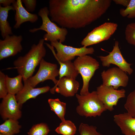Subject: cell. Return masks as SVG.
Returning <instances> with one entry per match:
<instances>
[{
  "mask_svg": "<svg viewBox=\"0 0 135 135\" xmlns=\"http://www.w3.org/2000/svg\"><path fill=\"white\" fill-rule=\"evenodd\" d=\"M111 0H50L51 20L62 27L84 28L100 18L111 4Z\"/></svg>",
  "mask_w": 135,
  "mask_h": 135,
  "instance_id": "1",
  "label": "cell"
},
{
  "mask_svg": "<svg viewBox=\"0 0 135 135\" xmlns=\"http://www.w3.org/2000/svg\"><path fill=\"white\" fill-rule=\"evenodd\" d=\"M44 41L43 38L40 39L37 44L32 45L25 55L19 57L14 61V65L18 74L22 76L23 81L32 76L36 68L46 56Z\"/></svg>",
  "mask_w": 135,
  "mask_h": 135,
  "instance_id": "2",
  "label": "cell"
},
{
  "mask_svg": "<svg viewBox=\"0 0 135 135\" xmlns=\"http://www.w3.org/2000/svg\"><path fill=\"white\" fill-rule=\"evenodd\" d=\"M38 14L42 18V24L39 28L30 29L29 32L33 33L43 30L46 32L43 36L44 40L50 42L57 40L62 43L64 42L68 33V30L66 28L58 26L49 19L48 8L45 6L41 8Z\"/></svg>",
  "mask_w": 135,
  "mask_h": 135,
  "instance_id": "3",
  "label": "cell"
},
{
  "mask_svg": "<svg viewBox=\"0 0 135 135\" xmlns=\"http://www.w3.org/2000/svg\"><path fill=\"white\" fill-rule=\"evenodd\" d=\"M79 105L76 112L80 116L87 117L100 116L107 110L98 96L96 91H93L86 95L76 94Z\"/></svg>",
  "mask_w": 135,
  "mask_h": 135,
  "instance_id": "4",
  "label": "cell"
},
{
  "mask_svg": "<svg viewBox=\"0 0 135 135\" xmlns=\"http://www.w3.org/2000/svg\"><path fill=\"white\" fill-rule=\"evenodd\" d=\"M73 63L82 79L83 85L80 94H87L90 93L88 90L90 81L96 71L99 68V62L95 58L87 55L78 56Z\"/></svg>",
  "mask_w": 135,
  "mask_h": 135,
  "instance_id": "5",
  "label": "cell"
},
{
  "mask_svg": "<svg viewBox=\"0 0 135 135\" xmlns=\"http://www.w3.org/2000/svg\"><path fill=\"white\" fill-rule=\"evenodd\" d=\"M52 52L56 60L64 62L71 61L76 56H81L94 53L92 47L87 48L83 46L76 48L64 44L58 41L50 42V45L45 43Z\"/></svg>",
  "mask_w": 135,
  "mask_h": 135,
  "instance_id": "6",
  "label": "cell"
},
{
  "mask_svg": "<svg viewBox=\"0 0 135 135\" xmlns=\"http://www.w3.org/2000/svg\"><path fill=\"white\" fill-rule=\"evenodd\" d=\"M118 26L116 23L104 22L88 33L81 41V44L87 47L108 40L116 31Z\"/></svg>",
  "mask_w": 135,
  "mask_h": 135,
  "instance_id": "7",
  "label": "cell"
},
{
  "mask_svg": "<svg viewBox=\"0 0 135 135\" xmlns=\"http://www.w3.org/2000/svg\"><path fill=\"white\" fill-rule=\"evenodd\" d=\"M59 70L57 65L48 62L44 58L40 64L38 70L36 74L27 80L33 87L34 88L38 84L47 80L52 81L56 85L58 81L56 77L59 76Z\"/></svg>",
  "mask_w": 135,
  "mask_h": 135,
  "instance_id": "8",
  "label": "cell"
},
{
  "mask_svg": "<svg viewBox=\"0 0 135 135\" xmlns=\"http://www.w3.org/2000/svg\"><path fill=\"white\" fill-rule=\"evenodd\" d=\"M98 97L107 110L112 111L113 106L116 105L119 100L125 96L126 91L124 89L116 90L112 86L102 84L97 88Z\"/></svg>",
  "mask_w": 135,
  "mask_h": 135,
  "instance_id": "9",
  "label": "cell"
},
{
  "mask_svg": "<svg viewBox=\"0 0 135 135\" xmlns=\"http://www.w3.org/2000/svg\"><path fill=\"white\" fill-rule=\"evenodd\" d=\"M103 66L109 67L111 64H115L128 74H131L133 70L130 66L132 64L128 63L123 57L119 46V42L115 41L112 51L106 56H99Z\"/></svg>",
  "mask_w": 135,
  "mask_h": 135,
  "instance_id": "10",
  "label": "cell"
},
{
  "mask_svg": "<svg viewBox=\"0 0 135 135\" xmlns=\"http://www.w3.org/2000/svg\"><path fill=\"white\" fill-rule=\"evenodd\" d=\"M126 73L118 67H113L106 70H104L101 73L102 84L112 86L116 90L120 86L125 87L129 80Z\"/></svg>",
  "mask_w": 135,
  "mask_h": 135,
  "instance_id": "11",
  "label": "cell"
},
{
  "mask_svg": "<svg viewBox=\"0 0 135 135\" xmlns=\"http://www.w3.org/2000/svg\"><path fill=\"white\" fill-rule=\"evenodd\" d=\"M20 109L15 95L8 93L2 98L0 104V115L5 120L9 119L18 120L22 116Z\"/></svg>",
  "mask_w": 135,
  "mask_h": 135,
  "instance_id": "12",
  "label": "cell"
},
{
  "mask_svg": "<svg viewBox=\"0 0 135 135\" xmlns=\"http://www.w3.org/2000/svg\"><path fill=\"white\" fill-rule=\"evenodd\" d=\"M22 35H12L6 36L0 40V60L14 56L22 50Z\"/></svg>",
  "mask_w": 135,
  "mask_h": 135,
  "instance_id": "13",
  "label": "cell"
},
{
  "mask_svg": "<svg viewBox=\"0 0 135 135\" xmlns=\"http://www.w3.org/2000/svg\"><path fill=\"white\" fill-rule=\"evenodd\" d=\"M80 86L76 78L64 77L59 79L57 84L50 91L52 94L56 92L66 97H72L77 94Z\"/></svg>",
  "mask_w": 135,
  "mask_h": 135,
  "instance_id": "14",
  "label": "cell"
},
{
  "mask_svg": "<svg viewBox=\"0 0 135 135\" xmlns=\"http://www.w3.org/2000/svg\"><path fill=\"white\" fill-rule=\"evenodd\" d=\"M23 81L24 85L22 89L15 95L17 101L21 108L28 100L35 98L39 95L48 92L50 89L48 86L35 88L29 84L27 80Z\"/></svg>",
  "mask_w": 135,
  "mask_h": 135,
  "instance_id": "15",
  "label": "cell"
},
{
  "mask_svg": "<svg viewBox=\"0 0 135 135\" xmlns=\"http://www.w3.org/2000/svg\"><path fill=\"white\" fill-rule=\"evenodd\" d=\"M16 11L14 19L16 22L14 28L17 29L24 23L29 22L32 23L36 22L38 20L37 15L30 13L23 6L21 0H17L12 4Z\"/></svg>",
  "mask_w": 135,
  "mask_h": 135,
  "instance_id": "16",
  "label": "cell"
},
{
  "mask_svg": "<svg viewBox=\"0 0 135 135\" xmlns=\"http://www.w3.org/2000/svg\"><path fill=\"white\" fill-rule=\"evenodd\" d=\"M114 118L124 135H135V118L126 112L116 114Z\"/></svg>",
  "mask_w": 135,
  "mask_h": 135,
  "instance_id": "17",
  "label": "cell"
},
{
  "mask_svg": "<svg viewBox=\"0 0 135 135\" xmlns=\"http://www.w3.org/2000/svg\"><path fill=\"white\" fill-rule=\"evenodd\" d=\"M10 10H14L12 5L6 7L0 5V30L3 39L8 36L13 35L12 28L7 20L8 12Z\"/></svg>",
  "mask_w": 135,
  "mask_h": 135,
  "instance_id": "18",
  "label": "cell"
},
{
  "mask_svg": "<svg viewBox=\"0 0 135 135\" xmlns=\"http://www.w3.org/2000/svg\"><path fill=\"white\" fill-rule=\"evenodd\" d=\"M21 128L18 120L9 119L0 125V133L5 135H14L20 132Z\"/></svg>",
  "mask_w": 135,
  "mask_h": 135,
  "instance_id": "19",
  "label": "cell"
},
{
  "mask_svg": "<svg viewBox=\"0 0 135 135\" xmlns=\"http://www.w3.org/2000/svg\"><path fill=\"white\" fill-rule=\"evenodd\" d=\"M60 65L59 70V79L67 77L76 78L79 74L73 62L71 61L62 62L57 60Z\"/></svg>",
  "mask_w": 135,
  "mask_h": 135,
  "instance_id": "20",
  "label": "cell"
},
{
  "mask_svg": "<svg viewBox=\"0 0 135 135\" xmlns=\"http://www.w3.org/2000/svg\"><path fill=\"white\" fill-rule=\"evenodd\" d=\"M22 76L18 74L14 77H9L6 75V81L8 94L16 95L23 88Z\"/></svg>",
  "mask_w": 135,
  "mask_h": 135,
  "instance_id": "21",
  "label": "cell"
},
{
  "mask_svg": "<svg viewBox=\"0 0 135 135\" xmlns=\"http://www.w3.org/2000/svg\"><path fill=\"white\" fill-rule=\"evenodd\" d=\"M48 102L51 110L54 112L62 122L64 121L66 103L61 102L58 98L49 99Z\"/></svg>",
  "mask_w": 135,
  "mask_h": 135,
  "instance_id": "22",
  "label": "cell"
},
{
  "mask_svg": "<svg viewBox=\"0 0 135 135\" xmlns=\"http://www.w3.org/2000/svg\"><path fill=\"white\" fill-rule=\"evenodd\" d=\"M55 130L58 134L62 135H74L76 133V128L71 121L65 120L62 122Z\"/></svg>",
  "mask_w": 135,
  "mask_h": 135,
  "instance_id": "23",
  "label": "cell"
},
{
  "mask_svg": "<svg viewBox=\"0 0 135 135\" xmlns=\"http://www.w3.org/2000/svg\"><path fill=\"white\" fill-rule=\"evenodd\" d=\"M50 131L47 124L41 123L33 126L28 132V135H47Z\"/></svg>",
  "mask_w": 135,
  "mask_h": 135,
  "instance_id": "24",
  "label": "cell"
},
{
  "mask_svg": "<svg viewBox=\"0 0 135 135\" xmlns=\"http://www.w3.org/2000/svg\"><path fill=\"white\" fill-rule=\"evenodd\" d=\"M124 106L128 114L135 118V90L128 96Z\"/></svg>",
  "mask_w": 135,
  "mask_h": 135,
  "instance_id": "25",
  "label": "cell"
},
{
  "mask_svg": "<svg viewBox=\"0 0 135 135\" xmlns=\"http://www.w3.org/2000/svg\"><path fill=\"white\" fill-rule=\"evenodd\" d=\"M125 34L127 42L135 46V22L129 23L126 26Z\"/></svg>",
  "mask_w": 135,
  "mask_h": 135,
  "instance_id": "26",
  "label": "cell"
},
{
  "mask_svg": "<svg viewBox=\"0 0 135 135\" xmlns=\"http://www.w3.org/2000/svg\"><path fill=\"white\" fill-rule=\"evenodd\" d=\"M96 129L95 126L82 123L79 126L78 131L80 135H103Z\"/></svg>",
  "mask_w": 135,
  "mask_h": 135,
  "instance_id": "27",
  "label": "cell"
},
{
  "mask_svg": "<svg viewBox=\"0 0 135 135\" xmlns=\"http://www.w3.org/2000/svg\"><path fill=\"white\" fill-rule=\"evenodd\" d=\"M120 13L123 17L127 16L129 18H135V0H130L126 8H122L120 10Z\"/></svg>",
  "mask_w": 135,
  "mask_h": 135,
  "instance_id": "28",
  "label": "cell"
},
{
  "mask_svg": "<svg viewBox=\"0 0 135 135\" xmlns=\"http://www.w3.org/2000/svg\"><path fill=\"white\" fill-rule=\"evenodd\" d=\"M6 75L0 72V98H3L8 94L6 81Z\"/></svg>",
  "mask_w": 135,
  "mask_h": 135,
  "instance_id": "29",
  "label": "cell"
},
{
  "mask_svg": "<svg viewBox=\"0 0 135 135\" xmlns=\"http://www.w3.org/2000/svg\"><path fill=\"white\" fill-rule=\"evenodd\" d=\"M24 4L26 9L28 12H33L35 10L37 1L36 0H21Z\"/></svg>",
  "mask_w": 135,
  "mask_h": 135,
  "instance_id": "30",
  "label": "cell"
},
{
  "mask_svg": "<svg viewBox=\"0 0 135 135\" xmlns=\"http://www.w3.org/2000/svg\"><path fill=\"white\" fill-rule=\"evenodd\" d=\"M15 0H0V5H2L3 7H6L10 5L15 1Z\"/></svg>",
  "mask_w": 135,
  "mask_h": 135,
  "instance_id": "31",
  "label": "cell"
},
{
  "mask_svg": "<svg viewBox=\"0 0 135 135\" xmlns=\"http://www.w3.org/2000/svg\"><path fill=\"white\" fill-rule=\"evenodd\" d=\"M113 1L116 4L126 7L128 4L130 0H113Z\"/></svg>",
  "mask_w": 135,
  "mask_h": 135,
  "instance_id": "32",
  "label": "cell"
},
{
  "mask_svg": "<svg viewBox=\"0 0 135 135\" xmlns=\"http://www.w3.org/2000/svg\"><path fill=\"white\" fill-rule=\"evenodd\" d=\"M0 135H4V134H0Z\"/></svg>",
  "mask_w": 135,
  "mask_h": 135,
  "instance_id": "33",
  "label": "cell"
}]
</instances>
